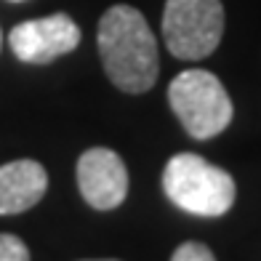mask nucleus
<instances>
[{
	"label": "nucleus",
	"instance_id": "obj_8",
	"mask_svg": "<svg viewBox=\"0 0 261 261\" xmlns=\"http://www.w3.org/2000/svg\"><path fill=\"white\" fill-rule=\"evenodd\" d=\"M0 261H30V248L11 232H0Z\"/></svg>",
	"mask_w": 261,
	"mask_h": 261
},
{
	"label": "nucleus",
	"instance_id": "obj_7",
	"mask_svg": "<svg viewBox=\"0 0 261 261\" xmlns=\"http://www.w3.org/2000/svg\"><path fill=\"white\" fill-rule=\"evenodd\" d=\"M45 189L48 173L38 160H14L0 165V216H16L38 205Z\"/></svg>",
	"mask_w": 261,
	"mask_h": 261
},
{
	"label": "nucleus",
	"instance_id": "obj_4",
	"mask_svg": "<svg viewBox=\"0 0 261 261\" xmlns=\"http://www.w3.org/2000/svg\"><path fill=\"white\" fill-rule=\"evenodd\" d=\"M224 35L221 0H165L163 38L168 51L184 62H197L216 51Z\"/></svg>",
	"mask_w": 261,
	"mask_h": 261
},
{
	"label": "nucleus",
	"instance_id": "obj_12",
	"mask_svg": "<svg viewBox=\"0 0 261 261\" xmlns=\"http://www.w3.org/2000/svg\"><path fill=\"white\" fill-rule=\"evenodd\" d=\"M0 45H3V35H0Z\"/></svg>",
	"mask_w": 261,
	"mask_h": 261
},
{
	"label": "nucleus",
	"instance_id": "obj_11",
	"mask_svg": "<svg viewBox=\"0 0 261 261\" xmlns=\"http://www.w3.org/2000/svg\"><path fill=\"white\" fill-rule=\"evenodd\" d=\"M11 3H21V0H11Z\"/></svg>",
	"mask_w": 261,
	"mask_h": 261
},
{
	"label": "nucleus",
	"instance_id": "obj_1",
	"mask_svg": "<svg viewBox=\"0 0 261 261\" xmlns=\"http://www.w3.org/2000/svg\"><path fill=\"white\" fill-rule=\"evenodd\" d=\"M96 43L104 72L120 91L144 93L158 83V40L141 11L112 6L99 21Z\"/></svg>",
	"mask_w": 261,
	"mask_h": 261
},
{
	"label": "nucleus",
	"instance_id": "obj_2",
	"mask_svg": "<svg viewBox=\"0 0 261 261\" xmlns=\"http://www.w3.org/2000/svg\"><path fill=\"white\" fill-rule=\"evenodd\" d=\"M163 189L168 200L195 216H221L234 205V179L192 152H181L168 160L163 171Z\"/></svg>",
	"mask_w": 261,
	"mask_h": 261
},
{
	"label": "nucleus",
	"instance_id": "obj_3",
	"mask_svg": "<svg viewBox=\"0 0 261 261\" xmlns=\"http://www.w3.org/2000/svg\"><path fill=\"white\" fill-rule=\"evenodd\" d=\"M168 101L189 136L213 139L232 123L234 107L221 80L208 69H184L168 86Z\"/></svg>",
	"mask_w": 261,
	"mask_h": 261
},
{
	"label": "nucleus",
	"instance_id": "obj_10",
	"mask_svg": "<svg viewBox=\"0 0 261 261\" xmlns=\"http://www.w3.org/2000/svg\"><path fill=\"white\" fill-rule=\"evenodd\" d=\"M88 261H117V258H88Z\"/></svg>",
	"mask_w": 261,
	"mask_h": 261
},
{
	"label": "nucleus",
	"instance_id": "obj_6",
	"mask_svg": "<svg viewBox=\"0 0 261 261\" xmlns=\"http://www.w3.org/2000/svg\"><path fill=\"white\" fill-rule=\"evenodd\" d=\"M77 187L91 208H117L128 195V171L123 158L107 147L86 149L77 160Z\"/></svg>",
	"mask_w": 261,
	"mask_h": 261
},
{
	"label": "nucleus",
	"instance_id": "obj_5",
	"mask_svg": "<svg viewBox=\"0 0 261 261\" xmlns=\"http://www.w3.org/2000/svg\"><path fill=\"white\" fill-rule=\"evenodd\" d=\"M77 43L80 27L67 14H51L43 19L21 21L8 32L11 51L27 64H48L54 59L75 51Z\"/></svg>",
	"mask_w": 261,
	"mask_h": 261
},
{
	"label": "nucleus",
	"instance_id": "obj_9",
	"mask_svg": "<svg viewBox=\"0 0 261 261\" xmlns=\"http://www.w3.org/2000/svg\"><path fill=\"white\" fill-rule=\"evenodd\" d=\"M171 261H216V256L211 253L208 245L189 240V243H181L179 248H176Z\"/></svg>",
	"mask_w": 261,
	"mask_h": 261
}]
</instances>
